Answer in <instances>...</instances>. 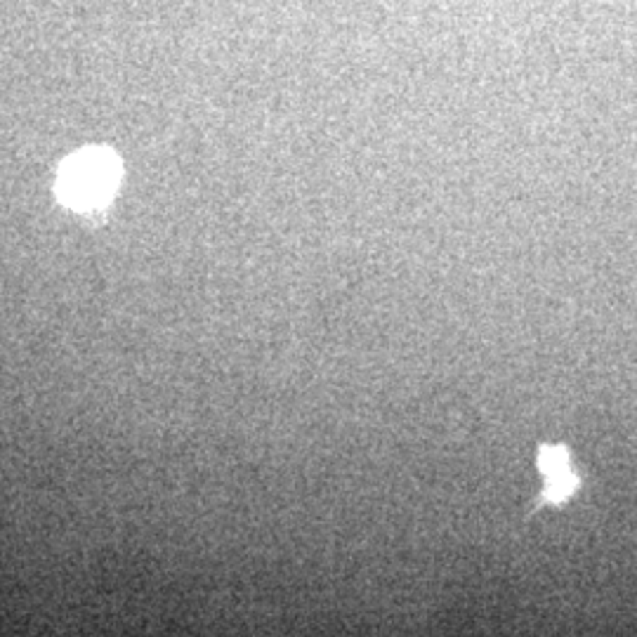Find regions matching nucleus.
I'll list each match as a JSON object with an SVG mask.
<instances>
[{"label":"nucleus","instance_id":"f257e3e1","mask_svg":"<svg viewBox=\"0 0 637 637\" xmlns=\"http://www.w3.org/2000/svg\"><path fill=\"white\" fill-rule=\"evenodd\" d=\"M121 180V160L109 149H83L61 165L57 196L73 210H97L109 203Z\"/></svg>","mask_w":637,"mask_h":637},{"label":"nucleus","instance_id":"f03ea898","mask_svg":"<svg viewBox=\"0 0 637 637\" xmlns=\"http://www.w3.org/2000/svg\"><path fill=\"white\" fill-rule=\"evenodd\" d=\"M539 467L546 477V501H564L579 486V477L571 470V460L562 447H543L539 451Z\"/></svg>","mask_w":637,"mask_h":637}]
</instances>
